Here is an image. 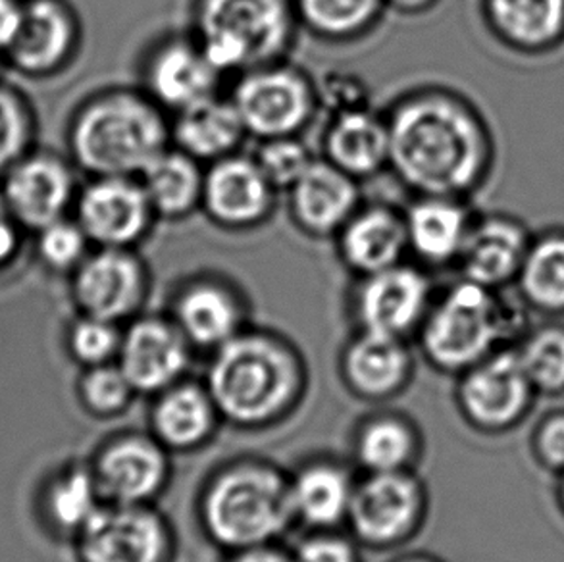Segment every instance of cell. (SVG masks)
Returning a JSON list of instances; mask_svg holds the SVG:
<instances>
[{"label": "cell", "mask_w": 564, "mask_h": 562, "mask_svg": "<svg viewBox=\"0 0 564 562\" xmlns=\"http://www.w3.org/2000/svg\"><path fill=\"white\" fill-rule=\"evenodd\" d=\"M386 115L389 172L412 195L473 198L497 166V139L465 93L427 84L401 93Z\"/></svg>", "instance_id": "obj_1"}, {"label": "cell", "mask_w": 564, "mask_h": 562, "mask_svg": "<svg viewBox=\"0 0 564 562\" xmlns=\"http://www.w3.org/2000/svg\"><path fill=\"white\" fill-rule=\"evenodd\" d=\"M203 381L224 424L264 432L282 425L305 403L311 370L288 335L251 324L208 355Z\"/></svg>", "instance_id": "obj_2"}, {"label": "cell", "mask_w": 564, "mask_h": 562, "mask_svg": "<svg viewBox=\"0 0 564 562\" xmlns=\"http://www.w3.org/2000/svg\"><path fill=\"white\" fill-rule=\"evenodd\" d=\"M170 144L169 112L139 85L89 93L66 123V154L85 177H139Z\"/></svg>", "instance_id": "obj_3"}, {"label": "cell", "mask_w": 564, "mask_h": 562, "mask_svg": "<svg viewBox=\"0 0 564 562\" xmlns=\"http://www.w3.org/2000/svg\"><path fill=\"white\" fill-rule=\"evenodd\" d=\"M519 296L458 278L440 289L414 335L432 370L457 378L484 358L514 347L532 322Z\"/></svg>", "instance_id": "obj_4"}, {"label": "cell", "mask_w": 564, "mask_h": 562, "mask_svg": "<svg viewBox=\"0 0 564 562\" xmlns=\"http://www.w3.org/2000/svg\"><path fill=\"white\" fill-rule=\"evenodd\" d=\"M197 522L221 553L280 543L295 528L290 472L262 456H237L216 466L198 489Z\"/></svg>", "instance_id": "obj_5"}, {"label": "cell", "mask_w": 564, "mask_h": 562, "mask_svg": "<svg viewBox=\"0 0 564 562\" xmlns=\"http://www.w3.org/2000/svg\"><path fill=\"white\" fill-rule=\"evenodd\" d=\"M189 31L224 77L285 61L297 43L293 0H191Z\"/></svg>", "instance_id": "obj_6"}, {"label": "cell", "mask_w": 564, "mask_h": 562, "mask_svg": "<svg viewBox=\"0 0 564 562\" xmlns=\"http://www.w3.org/2000/svg\"><path fill=\"white\" fill-rule=\"evenodd\" d=\"M228 97L247 136L257 141L303 136L321 112L314 77L290 58L234 77Z\"/></svg>", "instance_id": "obj_7"}, {"label": "cell", "mask_w": 564, "mask_h": 562, "mask_svg": "<svg viewBox=\"0 0 564 562\" xmlns=\"http://www.w3.org/2000/svg\"><path fill=\"white\" fill-rule=\"evenodd\" d=\"M430 489L419 472L359 474L345 530L362 549L395 551L426 525Z\"/></svg>", "instance_id": "obj_8"}, {"label": "cell", "mask_w": 564, "mask_h": 562, "mask_svg": "<svg viewBox=\"0 0 564 562\" xmlns=\"http://www.w3.org/2000/svg\"><path fill=\"white\" fill-rule=\"evenodd\" d=\"M538 391L514 347L494 353L455 378L453 401L473 432L501 437L517 432L534 412Z\"/></svg>", "instance_id": "obj_9"}, {"label": "cell", "mask_w": 564, "mask_h": 562, "mask_svg": "<svg viewBox=\"0 0 564 562\" xmlns=\"http://www.w3.org/2000/svg\"><path fill=\"white\" fill-rule=\"evenodd\" d=\"M166 314L195 353L206 357L252 324L251 301L245 289L214 270H200L177 281Z\"/></svg>", "instance_id": "obj_10"}, {"label": "cell", "mask_w": 564, "mask_h": 562, "mask_svg": "<svg viewBox=\"0 0 564 562\" xmlns=\"http://www.w3.org/2000/svg\"><path fill=\"white\" fill-rule=\"evenodd\" d=\"M435 293L432 272L411 259L357 278L349 296L355 329L414 339Z\"/></svg>", "instance_id": "obj_11"}, {"label": "cell", "mask_w": 564, "mask_h": 562, "mask_svg": "<svg viewBox=\"0 0 564 562\" xmlns=\"http://www.w3.org/2000/svg\"><path fill=\"white\" fill-rule=\"evenodd\" d=\"M68 280L79 314L122 326L145 312L153 293V272L139 249L93 247Z\"/></svg>", "instance_id": "obj_12"}, {"label": "cell", "mask_w": 564, "mask_h": 562, "mask_svg": "<svg viewBox=\"0 0 564 562\" xmlns=\"http://www.w3.org/2000/svg\"><path fill=\"white\" fill-rule=\"evenodd\" d=\"M176 532L156 505L102 502L77 533L84 562H174Z\"/></svg>", "instance_id": "obj_13"}, {"label": "cell", "mask_w": 564, "mask_h": 562, "mask_svg": "<svg viewBox=\"0 0 564 562\" xmlns=\"http://www.w3.org/2000/svg\"><path fill=\"white\" fill-rule=\"evenodd\" d=\"M84 46V22L69 0H22L7 69L33 82L58 77Z\"/></svg>", "instance_id": "obj_14"}, {"label": "cell", "mask_w": 564, "mask_h": 562, "mask_svg": "<svg viewBox=\"0 0 564 562\" xmlns=\"http://www.w3.org/2000/svg\"><path fill=\"white\" fill-rule=\"evenodd\" d=\"M79 187V170L68 154L39 144L0 177V195L28 236L72 216Z\"/></svg>", "instance_id": "obj_15"}, {"label": "cell", "mask_w": 564, "mask_h": 562, "mask_svg": "<svg viewBox=\"0 0 564 562\" xmlns=\"http://www.w3.org/2000/svg\"><path fill=\"white\" fill-rule=\"evenodd\" d=\"M72 216L100 249H139L153 236L159 218L139 177H87Z\"/></svg>", "instance_id": "obj_16"}, {"label": "cell", "mask_w": 564, "mask_h": 562, "mask_svg": "<svg viewBox=\"0 0 564 562\" xmlns=\"http://www.w3.org/2000/svg\"><path fill=\"white\" fill-rule=\"evenodd\" d=\"M221 79L191 31L154 39L139 61V87L170 116L218 95Z\"/></svg>", "instance_id": "obj_17"}, {"label": "cell", "mask_w": 564, "mask_h": 562, "mask_svg": "<svg viewBox=\"0 0 564 562\" xmlns=\"http://www.w3.org/2000/svg\"><path fill=\"white\" fill-rule=\"evenodd\" d=\"M172 456L149 432L130 430L110 437L91 463L102 501L156 505L172 482Z\"/></svg>", "instance_id": "obj_18"}, {"label": "cell", "mask_w": 564, "mask_h": 562, "mask_svg": "<svg viewBox=\"0 0 564 562\" xmlns=\"http://www.w3.org/2000/svg\"><path fill=\"white\" fill-rule=\"evenodd\" d=\"M278 195L254 156L239 151L206 164L200 214L221 231L249 234L274 218Z\"/></svg>", "instance_id": "obj_19"}, {"label": "cell", "mask_w": 564, "mask_h": 562, "mask_svg": "<svg viewBox=\"0 0 564 562\" xmlns=\"http://www.w3.org/2000/svg\"><path fill=\"white\" fill-rule=\"evenodd\" d=\"M195 349L166 312H141L123 324L118 366L139 397L161 393L189 376Z\"/></svg>", "instance_id": "obj_20"}, {"label": "cell", "mask_w": 564, "mask_h": 562, "mask_svg": "<svg viewBox=\"0 0 564 562\" xmlns=\"http://www.w3.org/2000/svg\"><path fill=\"white\" fill-rule=\"evenodd\" d=\"M339 380L355 399L381 404L403 396L416 374L411 339L355 329L337 360Z\"/></svg>", "instance_id": "obj_21"}, {"label": "cell", "mask_w": 564, "mask_h": 562, "mask_svg": "<svg viewBox=\"0 0 564 562\" xmlns=\"http://www.w3.org/2000/svg\"><path fill=\"white\" fill-rule=\"evenodd\" d=\"M534 234L517 214L478 213L455 272L484 288L509 291L519 278Z\"/></svg>", "instance_id": "obj_22"}, {"label": "cell", "mask_w": 564, "mask_h": 562, "mask_svg": "<svg viewBox=\"0 0 564 562\" xmlns=\"http://www.w3.org/2000/svg\"><path fill=\"white\" fill-rule=\"evenodd\" d=\"M403 214L409 259L430 272L455 270L478 214L473 198L412 195Z\"/></svg>", "instance_id": "obj_23"}, {"label": "cell", "mask_w": 564, "mask_h": 562, "mask_svg": "<svg viewBox=\"0 0 564 562\" xmlns=\"http://www.w3.org/2000/svg\"><path fill=\"white\" fill-rule=\"evenodd\" d=\"M288 216L301 236L334 241L365 201L360 182L316 156L305 174L285 191Z\"/></svg>", "instance_id": "obj_24"}, {"label": "cell", "mask_w": 564, "mask_h": 562, "mask_svg": "<svg viewBox=\"0 0 564 562\" xmlns=\"http://www.w3.org/2000/svg\"><path fill=\"white\" fill-rule=\"evenodd\" d=\"M359 472L351 461L313 456L290 472L291 512L305 532L341 530L351 510Z\"/></svg>", "instance_id": "obj_25"}, {"label": "cell", "mask_w": 564, "mask_h": 562, "mask_svg": "<svg viewBox=\"0 0 564 562\" xmlns=\"http://www.w3.org/2000/svg\"><path fill=\"white\" fill-rule=\"evenodd\" d=\"M147 432L172 455H187L208 447L224 420L205 381L184 378L151 397Z\"/></svg>", "instance_id": "obj_26"}, {"label": "cell", "mask_w": 564, "mask_h": 562, "mask_svg": "<svg viewBox=\"0 0 564 562\" xmlns=\"http://www.w3.org/2000/svg\"><path fill=\"white\" fill-rule=\"evenodd\" d=\"M337 259L357 280L409 260L403 208L362 203L334 237Z\"/></svg>", "instance_id": "obj_27"}, {"label": "cell", "mask_w": 564, "mask_h": 562, "mask_svg": "<svg viewBox=\"0 0 564 562\" xmlns=\"http://www.w3.org/2000/svg\"><path fill=\"white\" fill-rule=\"evenodd\" d=\"M481 22L505 51L540 58L564 45V0H480Z\"/></svg>", "instance_id": "obj_28"}, {"label": "cell", "mask_w": 564, "mask_h": 562, "mask_svg": "<svg viewBox=\"0 0 564 562\" xmlns=\"http://www.w3.org/2000/svg\"><path fill=\"white\" fill-rule=\"evenodd\" d=\"M321 156L357 182H368L389 170V131L386 115L367 108L329 116L322 131Z\"/></svg>", "instance_id": "obj_29"}, {"label": "cell", "mask_w": 564, "mask_h": 562, "mask_svg": "<svg viewBox=\"0 0 564 562\" xmlns=\"http://www.w3.org/2000/svg\"><path fill=\"white\" fill-rule=\"evenodd\" d=\"M424 448L420 425L403 412H372L351 433V464L359 474L416 471Z\"/></svg>", "instance_id": "obj_30"}, {"label": "cell", "mask_w": 564, "mask_h": 562, "mask_svg": "<svg viewBox=\"0 0 564 562\" xmlns=\"http://www.w3.org/2000/svg\"><path fill=\"white\" fill-rule=\"evenodd\" d=\"M170 138L176 149L206 166L243 151L249 136L231 99L218 93L170 116Z\"/></svg>", "instance_id": "obj_31"}, {"label": "cell", "mask_w": 564, "mask_h": 562, "mask_svg": "<svg viewBox=\"0 0 564 562\" xmlns=\"http://www.w3.org/2000/svg\"><path fill=\"white\" fill-rule=\"evenodd\" d=\"M205 170L203 162L170 144L139 174L159 221H184L200 213Z\"/></svg>", "instance_id": "obj_32"}, {"label": "cell", "mask_w": 564, "mask_h": 562, "mask_svg": "<svg viewBox=\"0 0 564 562\" xmlns=\"http://www.w3.org/2000/svg\"><path fill=\"white\" fill-rule=\"evenodd\" d=\"M512 289L532 314L564 320V226L534 234Z\"/></svg>", "instance_id": "obj_33"}, {"label": "cell", "mask_w": 564, "mask_h": 562, "mask_svg": "<svg viewBox=\"0 0 564 562\" xmlns=\"http://www.w3.org/2000/svg\"><path fill=\"white\" fill-rule=\"evenodd\" d=\"M293 7L301 31L329 45L368 37L388 14L386 0H293Z\"/></svg>", "instance_id": "obj_34"}, {"label": "cell", "mask_w": 564, "mask_h": 562, "mask_svg": "<svg viewBox=\"0 0 564 562\" xmlns=\"http://www.w3.org/2000/svg\"><path fill=\"white\" fill-rule=\"evenodd\" d=\"M514 350L538 396L564 397V322L543 320L530 326Z\"/></svg>", "instance_id": "obj_35"}, {"label": "cell", "mask_w": 564, "mask_h": 562, "mask_svg": "<svg viewBox=\"0 0 564 562\" xmlns=\"http://www.w3.org/2000/svg\"><path fill=\"white\" fill-rule=\"evenodd\" d=\"M39 118L30 97L0 77V177L37 147Z\"/></svg>", "instance_id": "obj_36"}, {"label": "cell", "mask_w": 564, "mask_h": 562, "mask_svg": "<svg viewBox=\"0 0 564 562\" xmlns=\"http://www.w3.org/2000/svg\"><path fill=\"white\" fill-rule=\"evenodd\" d=\"M99 487L89 466H69L48 489V512L62 530L79 533L102 505Z\"/></svg>", "instance_id": "obj_37"}, {"label": "cell", "mask_w": 564, "mask_h": 562, "mask_svg": "<svg viewBox=\"0 0 564 562\" xmlns=\"http://www.w3.org/2000/svg\"><path fill=\"white\" fill-rule=\"evenodd\" d=\"M33 255L51 274L66 275L76 270L93 251L89 237L74 216L53 221L33 234Z\"/></svg>", "instance_id": "obj_38"}, {"label": "cell", "mask_w": 564, "mask_h": 562, "mask_svg": "<svg viewBox=\"0 0 564 562\" xmlns=\"http://www.w3.org/2000/svg\"><path fill=\"white\" fill-rule=\"evenodd\" d=\"M79 397L95 419L112 420L130 411L139 396L118 363H110L85 368Z\"/></svg>", "instance_id": "obj_39"}, {"label": "cell", "mask_w": 564, "mask_h": 562, "mask_svg": "<svg viewBox=\"0 0 564 562\" xmlns=\"http://www.w3.org/2000/svg\"><path fill=\"white\" fill-rule=\"evenodd\" d=\"M122 332V324L89 314H77L68 329L69 353L85 368L110 365L118 360Z\"/></svg>", "instance_id": "obj_40"}, {"label": "cell", "mask_w": 564, "mask_h": 562, "mask_svg": "<svg viewBox=\"0 0 564 562\" xmlns=\"http://www.w3.org/2000/svg\"><path fill=\"white\" fill-rule=\"evenodd\" d=\"M252 156L278 193L290 190L316 160L308 144L303 141V136L259 141Z\"/></svg>", "instance_id": "obj_41"}, {"label": "cell", "mask_w": 564, "mask_h": 562, "mask_svg": "<svg viewBox=\"0 0 564 562\" xmlns=\"http://www.w3.org/2000/svg\"><path fill=\"white\" fill-rule=\"evenodd\" d=\"M318 105L326 115L339 116L375 108V91L365 77L352 69L334 68L314 77Z\"/></svg>", "instance_id": "obj_42"}, {"label": "cell", "mask_w": 564, "mask_h": 562, "mask_svg": "<svg viewBox=\"0 0 564 562\" xmlns=\"http://www.w3.org/2000/svg\"><path fill=\"white\" fill-rule=\"evenodd\" d=\"M528 451L540 471L557 478L564 472V407L535 420L528 437Z\"/></svg>", "instance_id": "obj_43"}, {"label": "cell", "mask_w": 564, "mask_h": 562, "mask_svg": "<svg viewBox=\"0 0 564 562\" xmlns=\"http://www.w3.org/2000/svg\"><path fill=\"white\" fill-rule=\"evenodd\" d=\"M359 541L341 530L305 532L293 545V562H365Z\"/></svg>", "instance_id": "obj_44"}, {"label": "cell", "mask_w": 564, "mask_h": 562, "mask_svg": "<svg viewBox=\"0 0 564 562\" xmlns=\"http://www.w3.org/2000/svg\"><path fill=\"white\" fill-rule=\"evenodd\" d=\"M28 237L0 195V272L20 260Z\"/></svg>", "instance_id": "obj_45"}, {"label": "cell", "mask_w": 564, "mask_h": 562, "mask_svg": "<svg viewBox=\"0 0 564 562\" xmlns=\"http://www.w3.org/2000/svg\"><path fill=\"white\" fill-rule=\"evenodd\" d=\"M224 562H293V555L291 549L282 548L280 543H268L228 553Z\"/></svg>", "instance_id": "obj_46"}, {"label": "cell", "mask_w": 564, "mask_h": 562, "mask_svg": "<svg viewBox=\"0 0 564 562\" xmlns=\"http://www.w3.org/2000/svg\"><path fill=\"white\" fill-rule=\"evenodd\" d=\"M388 2V12L404 18H416L434 10L442 0H386Z\"/></svg>", "instance_id": "obj_47"}, {"label": "cell", "mask_w": 564, "mask_h": 562, "mask_svg": "<svg viewBox=\"0 0 564 562\" xmlns=\"http://www.w3.org/2000/svg\"><path fill=\"white\" fill-rule=\"evenodd\" d=\"M393 562H445L432 553H409V555L397 556Z\"/></svg>", "instance_id": "obj_48"}, {"label": "cell", "mask_w": 564, "mask_h": 562, "mask_svg": "<svg viewBox=\"0 0 564 562\" xmlns=\"http://www.w3.org/2000/svg\"><path fill=\"white\" fill-rule=\"evenodd\" d=\"M555 505H557L558 515L564 520V472L555 478Z\"/></svg>", "instance_id": "obj_49"}]
</instances>
